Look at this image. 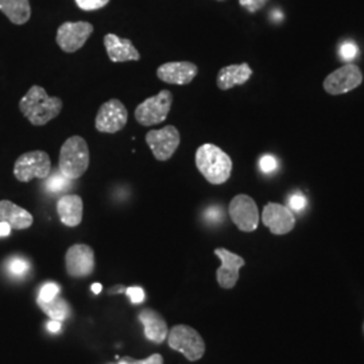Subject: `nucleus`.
<instances>
[{"label":"nucleus","instance_id":"f257e3e1","mask_svg":"<svg viewBox=\"0 0 364 364\" xmlns=\"http://www.w3.org/2000/svg\"><path fill=\"white\" fill-rule=\"evenodd\" d=\"M19 109L33 126H45L63 109V100L49 96L39 85H33L19 102Z\"/></svg>","mask_w":364,"mask_h":364},{"label":"nucleus","instance_id":"f03ea898","mask_svg":"<svg viewBox=\"0 0 364 364\" xmlns=\"http://www.w3.org/2000/svg\"><path fill=\"white\" fill-rule=\"evenodd\" d=\"M196 166L212 185H223L232 174V159L219 146L205 144L196 151Z\"/></svg>","mask_w":364,"mask_h":364},{"label":"nucleus","instance_id":"7ed1b4c3","mask_svg":"<svg viewBox=\"0 0 364 364\" xmlns=\"http://www.w3.org/2000/svg\"><path fill=\"white\" fill-rule=\"evenodd\" d=\"M90 149L84 138L75 135L61 146L58 171L70 181L77 180L90 168Z\"/></svg>","mask_w":364,"mask_h":364},{"label":"nucleus","instance_id":"20e7f679","mask_svg":"<svg viewBox=\"0 0 364 364\" xmlns=\"http://www.w3.org/2000/svg\"><path fill=\"white\" fill-rule=\"evenodd\" d=\"M168 343L171 350L182 353L189 362L200 360L205 353L204 338L192 326H173L168 335Z\"/></svg>","mask_w":364,"mask_h":364},{"label":"nucleus","instance_id":"39448f33","mask_svg":"<svg viewBox=\"0 0 364 364\" xmlns=\"http://www.w3.org/2000/svg\"><path fill=\"white\" fill-rule=\"evenodd\" d=\"M52 171L50 156L45 151L36 150L19 156L14 165V176L18 181L30 182L34 178L45 180Z\"/></svg>","mask_w":364,"mask_h":364},{"label":"nucleus","instance_id":"423d86ee","mask_svg":"<svg viewBox=\"0 0 364 364\" xmlns=\"http://www.w3.org/2000/svg\"><path fill=\"white\" fill-rule=\"evenodd\" d=\"M173 105V95L168 90L146 99L135 108V119L141 126H154L165 122Z\"/></svg>","mask_w":364,"mask_h":364},{"label":"nucleus","instance_id":"0eeeda50","mask_svg":"<svg viewBox=\"0 0 364 364\" xmlns=\"http://www.w3.org/2000/svg\"><path fill=\"white\" fill-rule=\"evenodd\" d=\"M363 82V72L356 64H346L340 66L332 73L326 76L323 87L324 91L331 96H338L346 95L348 92L356 90Z\"/></svg>","mask_w":364,"mask_h":364},{"label":"nucleus","instance_id":"6e6552de","mask_svg":"<svg viewBox=\"0 0 364 364\" xmlns=\"http://www.w3.org/2000/svg\"><path fill=\"white\" fill-rule=\"evenodd\" d=\"M228 213L235 225L243 232H254L259 225L258 205L250 196H235L230 203Z\"/></svg>","mask_w":364,"mask_h":364},{"label":"nucleus","instance_id":"1a4fd4ad","mask_svg":"<svg viewBox=\"0 0 364 364\" xmlns=\"http://www.w3.org/2000/svg\"><path fill=\"white\" fill-rule=\"evenodd\" d=\"M127 120H129L127 108L120 100L111 99L99 108L95 126H96V130L100 132L117 134L126 127Z\"/></svg>","mask_w":364,"mask_h":364},{"label":"nucleus","instance_id":"9d476101","mask_svg":"<svg viewBox=\"0 0 364 364\" xmlns=\"http://www.w3.org/2000/svg\"><path fill=\"white\" fill-rule=\"evenodd\" d=\"M146 142L156 161H169L180 146L181 135L174 126H166L161 130L149 131Z\"/></svg>","mask_w":364,"mask_h":364},{"label":"nucleus","instance_id":"9b49d317","mask_svg":"<svg viewBox=\"0 0 364 364\" xmlns=\"http://www.w3.org/2000/svg\"><path fill=\"white\" fill-rule=\"evenodd\" d=\"M93 33V26L88 22H65L57 30V45L65 53L80 50Z\"/></svg>","mask_w":364,"mask_h":364},{"label":"nucleus","instance_id":"f8f14e48","mask_svg":"<svg viewBox=\"0 0 364 364\" xmlns=\"http://www.w3.org/2000/svg\"><path fill=\"white\" fill-rule=\"evenodd\" d=\"M262 221L273 235H287L296 227V216L287 205L269 203L262 212Z\"/></svg>","mask_w":364,"mask_h":364},{"label":"nucleus","instance_id":"ddd939ff","mask_svg":"<svg viewBox=\"0 0 364 364\" xmlns=\"http://www.w3.org/2000/svg\"><path fill=\"white\" fill-rule=\"evenodd\" d=\"M66 273L73 278H85L95 270V252L88 245H75L66 251Z\"/></svg>","mask_w":364,"mask_h":364},{"label":"nucleus","instance_id":"4468645a","mask_svg":"<svg viewBox=\"0 0 364 364\" xmlns=\"http://www.w3.org/2000/svg\"><path fill=\"white\" fill-rule=\"evenodd\" d=\"M215 254L221 260V266L216 272L219 285L223 289H232L239 281V272L246 264V260L225 248H216Z\"/></svg>","mask_w":364,"mask_h":364},{"label":"nucleus","instance_id":"2eb2a0df","mask_svg":"<svg viewBox=\"0 0 364 364\" xmlns=\"http://www.w3.org/2000/svg\"><path fill=\"white\" fill-rule=\"evenodd\" d=\"M198 75V66L189 61L166 63L156 69V77L171 85H188Z\"/></svg>","mask_w":364,"mask_h":364},{"label":"nucleus","instance_id":"dca6fc26","mask_svg":"<svg viewBox=\"0 0 364 364\" xmlns=\"http://www.w3.org/2000/svg\"><path fill=\"white\" fill-rule=\"evenodd\" d=\"M105 46L112 63H129L141 60V54L135 49L130 39L120 38L115 34H107L105 37Z\"/></svg>","mask_w":364,"mask_h":364},{"label":"nucleus","instance_id":"f3484780","mask_svg":"<svg viewBox=\"0 0 364 364\" xmlns=\"http://www.w3.org/2000/svg\"><path fill=\"white\" fill-rule=\"evenodd\" d=\"M138 318L144 324V336L147 340L156 343V344H161L168 338V335H169L168 324H166L165 318L156 311L149 309V308L144 309L142 312L139 313Z\"/></svg>","mask_w":364,"mask_h":364},{"label":"nucleus","instance_id":"a211bd4d","mask_svg":"<svg viewBox=\"0 0 364 364\" xmlns=\"http://www.w3.org/2000/svg\"><path fill=\"white\" fill-rule=\"evenodd\" d=\"M0 221L7 223L11 227V230L21 231V230L30 228L34 223V218L28 210L21 208L19 205L14 204L13 201L1 200L0 201Z\"/></svg>","mask_w":364,"mask_h":364},{"label":"nucleus","instance_id":"6ab92c4d","mask_svg":"<svg viewBox=\"0 0 364 364\" xmlns=\"http://www.w3.org/2000/svg\"><path fill=\"white\" fill-rule=\"evenodd\" d=\"M254 70L247 63L239 65H228L221 68L218 73L216 84L221 91H228L237 85H245L251 78Z\"/></svg>","mask_w":364,"mask_h":364},{"label":"nucleus","instance_id":"aec40b11","mask_svg":"<svg viewBox=\"0 0 364 364\" xmlns=\"http://www.w3.org/2000/svg\"><path fill=\"white\" fill-rule=\"evenodd\" d=\"M84 204L77 195L63 196L57 201V213L61 223L66 227H77L82 221Z\"/></svg>","mask_w":364,"mask_h":364},{"label":"nucleus","instance_id":"412c9836","mask_svg":"<svg viewBox=\"0 0 364 364\" xmlns=\"http://www.w3.org/2000/svg\"><path fill=\"white\" fill-rule=\"evenodd\" d=\"M0 11L14 25H25L31 16V7L28 0H0Z\"/></svg>","mask_w":364,"mask_h":364},{"label":"nucleus","instance_id":"4be33fe9","mask_svg":"<svg viewBox=\"0 0 364 364\" xmlns=\"http://www.w3.org/2000/svg\"><path fill=\"white\" fill-rule=\"evenodd\" d=\"M39 308L43 311L46 316H49L52 320L55 321H64L69 317L70 313V308L68 305L65 299H60L58 296L52 301L48 302H37Z\"/></svg>","mask_w":364,"mask_h":364},{"label":"nucleus","instance_id":"5701e85b","mask_svg":"<svg viewBox=\"0 0 364 364\" xmlns=\"http://www.w3.org/2000/svg\"><path fill=\"white\" fill-rule=\"evenodd\" d=\"M60 289L57 284H53V282H48L45 284L43 287H41L39 289L38 297H37V302H48V301H52L53 299H55L58 294H60Z\"/></svg>","mask_w":364,"mask_h":364},{"label":"nucleus","instance_id":"b1692460","mask_svg":"<svg viewBox=\"0 0 364 364\" xmlns=\"http://www.w3.org/2000/svg\"><path fill=\"white\" fill-rule=\"evenodd\" d=\"M7 267H9V272L13 274L14 277H25L28 272V262L23 258L15 257L13 259H10Z\"/></svg>","mask_w":364,"mask_h":364},{"label":"nucleus","instance_id":"393cba45","mask_svg":"<svg viewBox=\"0 0 364 364\" xmlns=\"http://www.w3.org/2000/svg\"><path fill=\"white\" fill-rule=\"evenodd\" d=\"M69 182H70V180L65 178V177L58 171L57 174L53 176L49 181L46 182V188H48L50 192H54V193H55V192H63V191H65L66 188H68Z\"/></svg>","mask_w":364,"mask_h":364},{"label":"nucleus","instance_id":"a878e982","mask_svg":"<svg viewBox=\"0 0 364 364\" xmlns=\"http://www.w3.org/2000/svg\"><path fill=\"white\" fill-rule=\"evenodd\" d=\"M109 0H76V4L84 11H95L105 7Z\"/></svg>","mask_w":364,"mask_h":364},{"label":"nucleus","instance_id":"bb28decb","mask_svg":"<svg viewBox=\"0 0 364 364\" xmlns=\"http://www.w3.org/2000/svg\"><path fill=\"white\" fill-rule=\"evenodd\" d=\"M287 204H289L287 208L290 210H299H299H302L306 207V197L302 195L301 192H296V193H293L289 197Z\"/></svg>","mask_w":364,"mask_h":364},{"label":"nucleus","instance_id":"cd10ccee","mask_svg":"<svg viewBox=\"0 0 364 364\" xmlns=\"http://www.w3.org/2000/svg\"><path fill=\"white\" fill-rule=\"evenodd\" d=\"M269 1H270V0H239L240 6H242L243 9H246L250 14L258 13L262 9H264V6H266Z\"/></svg>","mask_w":364,"mask_h":364},{"label":"nucleus","instance_id":"c85d7f7f","mask_svg":"<svg viewBox=\"0 0 364 364\" xmlns=\"http://www.w3.org/2000/svg\"><path fill=\"white\" fill-rule=\"evenodd\" d=\"M259 168L263 173H272L278 168V161L273 156H263L260 158Z\"/></svg>","mask_w":364,"mask_h":364},{"label":"nucleus","instance_id":"c756f323","mask_svg":"<svg viewBox=\"0 0 364 364\" xmlns=\"http://www.w3.org/2000/svg\"><path fill=\"white\" fill-rule=\"evenodd\" d=\"M340 54H341V57L346 60V61H351L353 60L355 57H356V54H358V48H356V45L353 43V42H344L343 43V46H341V49H340Z\"/></svg>","mask_w":364,"mask_h":364},{"label":"nucleus","instance_id":"7c9ffc66","mask_svg":"<svg viewBox=\"0 0 364 364\" xmlns=\"http://www.w3.org/2000/svg\"><path fill=\"white\" fill-rule=\"evenodd\" d=\"M126 294L130 297L131 302H132V304H141V302H144V291L142 287H127Z\"/></svg>","mask_w":364,"mask_h":364},{"label":"nucleus","instance_id":"2f4dec72","mask_svg":"<svg viewBox=\"0 0 364 364\" xmlns=\"http://www.w3.org/2000/svg\"><path fill=\"white\" fill-rule=\"evenodd\" d=\"M124 360L129 364H164V358L159 353H153L151 356H149L144 360H136L131 358H124Z\"/></svg>","mask_w":364,"mask_h":364},{"label":"nucleus","instance_id":"473e14b6","mask_svg":"<svg viewBox=\"0 0 364 364\" xmlns=\"http://www.w3.org/2000/svg\"><path fill=\"white\" fill-rule=\"evenodd\" d=\"M11 227L7 224V223H3L0 221V237H4V236H9L11 234Z\"/></svg>","mask_w":364,"mask_h":364},{"label":"nucleus","instance_id":"72a5a7b5","mask_svg":"<svg viewBox=\"0 0 364 364\" xmlns=\"http://www.w3.org/2000/svg\"><path fill=\"white\" fill-rule=\"evenodd\" d=\"M48 329L53 332V333H55V332H60L61 331V321H55V320H52L49 324H48Z\"/></svg>","mask_w":364,"mask_h":364},{"label":"nucleus","instance_id":"f704fd0d","mask_svg":"<svg viewBox=\"0 0 364 364\" xmlns=\"http://www.w3.org/2000/svg\"><path fill=\"white\" fill-rule=\"evenodd\" d=\"M91 290L95 293V294H99V293H102V290H103V287L100 285V284H93L91 287Z\"/></svg>","mask_w":364,"mask_h":364},{"label":"nucleus","instance_id":"c9c22d12","mask_svg":"<svg viewBox=\"0 0 364 364\" xmlns=\"http://www.w3.org/2000/svg\"><path fill=\"white\" fill-rule=\"evenodd\" d=\"M119 364H129L127 363V362H126V360H124V359H123V360H122V362H120V363Z\"/></svg>","mask_w":364,"mask_h":364},{"label":"nucleus","instance_id":"e433bc0d","mask_svg":"<svg viewBox=\"0 0 364 364\" xmlns=\"http://www.w3.org/2000/svg\"><path fill=\"white\" fill-rule=\"evenodd\" d=\"M219 1H223V0H219Z\"/></svg>","mask_w":364,"mask_h":364}]
</instances>
